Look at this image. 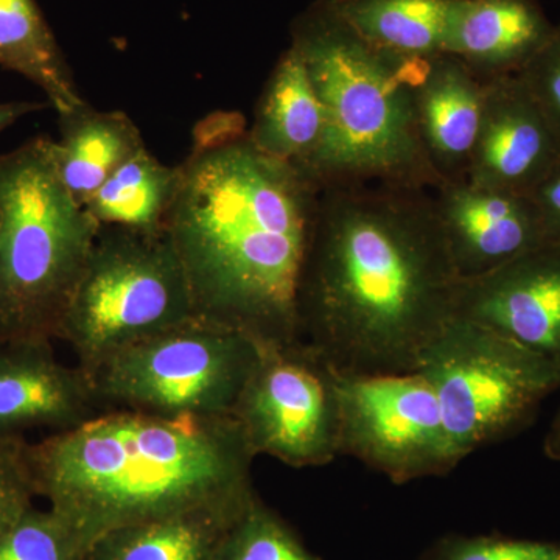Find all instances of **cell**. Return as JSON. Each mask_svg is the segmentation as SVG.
Wrapping results in <instances>:
<instances>
[{
  "label": "cell",
  "instance_id": "ffe728a7",
  "mask_svg": "<svg viewBox=\"0 0 560 560\" xmlns=\"http://www.w3.org/2000/svg\"><path fill=\"white\" fill-rule=\"evenodd\" d=\"M0 66L38 86L58 116L88 105L36 0H0Z\"/></svg>",
  "mask_w": 560,
  "mask_h": 560
},
{
  "label": "cell",
  "instance_id": "7402d4cb",
  "mask_svg": "<svg viewBox=\"0 0 560 560\" xmlns=\"http://www.w3.org/2000/svg\"><path fill=\"white\" fill-rule=\"evenodd\" d=\"M180 186V167L162 164L149 149L125 162L84 205L98 226L165 231Z\"/></svg>",
  "mask_w": 560,
  "mask_h": 560
},
{
  "label": "cell",
  "instance_id": "d4e9b609",
  "mask_svg": "<svg viewBox=\"0 0 560 560\" xmlns=\"http://www.w3.org/2000/svg\"><path fill=\"white\" fill-rule=\"evenodd\" d=\"M420 560H560V541L447 534L434 540Z\"/></svg>",
  "mask_w": 560,
  "mask_h": 560
},
{
  "label": "cell",
  "instance_id": "44dd1931",
  "mask_svg": "<svg viewBox=\"0 0 560 560\" xmlns=\"http://www.w3.org/2000/svg\"><path fill=\"white\" fill-rule=\"evenodd\" d=\"M331 9L375 49L400 60L444 54L452 0H329Z\"/></svg>",
  "mask_w": 560,
  "mask_h": 560
},
{
  "label": "cell",
  "instance_id": "7c38bea8",
  "mask_svg": "<svg viewBox=\"0 0 560 560\" xmlns=\"http://www.w3.org/2000/svg\"><path fill=\"white\" fill-rule=\"evenodd\" d=\"M560 164V138L518 75L486 81L467 183L533 194Z\"/></svg>",
  "mask_w": 560,
  "mask_h": 560
},
{
  "label": "cell",
  "instance_id": "6da1fadb",
  "mask_svg": "<svg viewBox=\"0 0 560 560\" xmlns=\"http://www.w3.org/2000/svg\"><path fill=\"white\" fill-rule=\"evenodd\" d=\"M459 275L429 189H319L300 289V338L342 374H408L453 318Z\"/></svg>",
  "mask_w": 560,
  "mask_h": 560
},
{
  "label": "cell",
  "instance_id": "4fadbf2b",
  "mask_svg": "<svg viewBox=\"0 0 560 560\" xmlns=\"http://www.w3.org/2000/svg\"><path fill=\"white\" fill-rule=\"evenodd\" d=\"M431 195L460 279L495 270L550 242L533 195L474 186L466 179L442 183Z\"/></svg>",
  "mask_w": 560,
  "mask_h": 560
},
{
  "label": "cell",
  "instance_id": "f1b7e54d",
  "mask_svg": "<svg viewBox=\"0 0 560 560\" xmlns=\"http://www.w3.org/2000/svg\"><path fill=\"white\" fill-rule=\"evenodd\" d=\"M50 106L49 103L43 102H5L0 103V132L7 128L13 127L22 117L28 114L39 113Z\"/></svg>",
  "mask_w": 560,
  "mask_h": 560
},
{
  "label": "cell",
  "instance_id": "9c48e42d",
  "mask_svg": "<svg viewBox=\"0 0 560 560\" xmlns=\"http://www.w3.org/2000/svg\"><path fill=\"white\" fill-rule=\"evenodd\" d=\"M231 418L256 456L294 469L341 456L337 371L305 342L260 345Z\"/></svg>",
  "mask_w": 560,
  "mask_h": 560
},
{
  "label": "cell",
  "instance_id": "83f0119b",
  "mask_svg": "<svg viewBox=\"0 0 560 560\" xmlns=\"http://www.w3.org/2000/svg\"><path fill=\"white\" fill-rule=\"evenodd\" d=\"M530 195L539 208L548 241L560 242V164Z\"/></svg>",
  "mask_w": 560,
  "mask_h": 560
},
{
  "label": "cell",
  "instance_id": "5b68a950",
  "mask_svg": "<svg viewBox=\"0 0 560 560\" xmlns=\"http://www.w3.org/2000/svg\"><path fill=\"white\" fill-rule=\"evenodd\" d=\"M101 226L55 171L50 138L0 154V342H54Z\"/></svg>",
  "mask_w": 560,
  "mask_h": 560
},
{
  "label": "cell",
  "instance_id": "7a4b0ae2",
  "mask_svg": "<svg viewBox=\"0 0 560 560\" xmlns=\"http://www.w3.org/2000/svg\"><path fill=\"white\" fill-rule=\"evenodd\" d=\"M165 232L189 280L195 315L261 346L301 341L298 289L319 187L261 153L238 114L195 128Z\"/></svg>",
  "mask_w": 560,
  "mask_h": 560
},
{
  "label": "cell",
  "instance_id": "cb8c5ba5",
  "mask_svg": "<svg viewBox=\"0 0 560 560\" xmlns=\"http://www.w3.org/2000/svg\"><path fill=\"white\" fill-rule=\"evenodd\" d=\"M88 548L57 512L32 508L0 536V560H88Z\"/></svg>",
  "mask_w": 560,
  "mask_h": 560
},
{
  "label": "cell",
  "instance_id": "8fae6325",
  "mask_svg": "<svg viewBox=\"0 0 560 560\" xmlns=\"http://www.w3.org/2000/svg\"><path fill=\"white\" fill-rule=\"evenodd\" d=\"M453 316L481 324L560 370V242L459 279Z\"/></svg>",
  "mask_w": 560,
  "mask_h": 560
},
{
  "label": "cell",
  "instance_id": "8992f818",
  "mask_svg": "<svg viewBox=\"0 0 560 560\" xmlns=\"http://www.w3.org/2000/svg\"><path fill=\"white\" fill-rule=\"evenodd\" d=\"M195 316L167 232L101 226L57 340L88 374L119 350Z\"/></svg>",
  "mask_w": 560,
  "mask_h": 560
},
{
  "label": "cell",
  "instance_id": "5bb4252c",
  "mask_svg": "<svg viewBox=\"0 0 560 560\" xmlns=\"http://www.w3.org/2000/svg\"><path fill=\"white\" fill-rule=\"evenodd\" d=\"M54 342H0V433H58L105 412L86 372L57 359Z\"/></svg>",
  "mask_w": 560,
  "mask_h": 560
},
{
  "label": "cell",
  "instance_id": "52a82bcc",
  "mask_svg": "<svg viewBox=\"0 0 560 560\" xmlns=\"http://www.w3.org/2000/svg\"><path fill=\"white\" fill-rule=\"evenodd\" d=\"M259 353L248 335L195 316L119 350L86 375L103 411L231 418Z\"/></svg>",
  "mask_w": 560,
  "mask_h": 560
},
{
  "label": "cell",
  "instance_id": "4316f807",
  "mask_svg": "<svg viewBox=\"0 0 560 560\" xmlns=\"http://www.w3.org/2000/svg\"><path fill=\"white\" fill-rule=\"evenodd\" d=\"M526 90L560 138V24L521 73Z\"/></svg>",
  "mask_w": 560,
  "mask_h": 560
},
{
  "label": "cell",
  "instance_id": "3957f363",
  "mask_svg": "<svg viewBox=\"0 0 560 560\" xmlns=\"http://www.w3.org/2000/svg\"><path fill=\"white\" fill-rule=\"evenodd\" d=\"M38 497L88 551L135 523L245 504L257 458L232 418L105 411L31 448Z\"/></svg>",
  "mask_w": 560,
  "mask_h": 560
},
{
  "label": "cell",
  "instance_id": "d6986e66",
  "mask_svg": "<svg viewBox=\"0 0 560 560\" xmlns=\"http://www.w3.org/2000/svg\"><path fill=\"white\" fill-rule=\"evenodd\" d=\"M250 501L179 512L110 530L92 545L88 560H213L224 534Z\"/></svg>",
  "mask_w": 560,
  "mask_h": 560
},
{
  "label": "cell",
  "instance_id": "ac0fdd59",
  "mask_svg": "<svg viewBox=\"0 0 560 560\" xmlns=\"http://www.w3.org/2000/svg\"><path fill=\"white\" fill-rule=\"evenodd\" d=\"M60 140L50 139V154L62 186L80 206L114 172L147 149L138 125L124 110H97L90 103L58 116Z\"/></svg>",
  "mask_w": 560,
  "mask_h": 560
},
{
  "label": "cell",
  "instance_id": "f546056e",
  "mask_svg": "<svg viewBox=\"0 0 560 560\" xmlns=\"http://www.w3.org/2000/svg\"><path fill=\"white\" fill-rule=\"evenodd\" d=\"M544 452L551 460L560 463V408L545 434Z\"/></svg>",
  "mask_w": 560,
  "mask_h": 560
},
{
  "label": "cell",
  "instance_id": "603a6c76",
  "mask_svg": "<svg viewBox=\"0 0 560 560\" xmlns=\"http://www.w3.org/2000/svg\"><path fill=\"white\" fill-rule=\"evenodd\" d=\"M213 560H319L282 518L254 497L221 540Z\"/></svg>",
  "mask_w": 560,
  "mask_h": 560
},
{
  "label": "cell",
  "instance_id": "2e32d148",
  "mask_svg": "<svg viewBox=\"0 0 560 560\" xmlns=\"http://www.w3.org/2000/svg\"><path fill=\"white\" fill-rule=\"evenodd\" d=\"M555 28L539 0H452L444 54L482 81L517 75Z\"/></svg>",
  "mask_w": 560,
  "mask_h": 560
},
{
  "label": "cell",
  "instance_id": "e0dca14e",
  "mask_svg": "<svg viewBox=\"0 0 560 560\" xmlns=\"http://www.w3.org/2000/svg\"><path fill=\"white\" fill-rule=\"evenodd\" d=\"M326 114L298 51L289 47L271 70L250 128L254 145L305 176L326 139ZM308 178V176H307Z\"/></svg>",
  "mask_w": 560,
  "mask_h": 560
},
{
  "label": "cell",
  "instance_id": "9a60e30c",
  "mask_svg": "<svg viewBox=\"0 0 560 560\" xmlns=\"http://www.w3.org/2000/svg\"><path fill=\"white\" fill-rule=\"evenodd\" d=\"M412 101L420 140L442 183L464 180L480 128L486 81L448 54L416 61Z\"/></svg>",
  "mask_w": 560,
  "mask_h": 560
},
{
  "label": "cell",
  "instance_id": "277c9868",
  "mask_svg": "<svg viewBox=\"0 0 560 560\" xmlns=\"http://www.w3.org/2000/svg\"><path fill=\"white\" fill-rule=\"evenodd\" d=\"M290 39L326 114V139L308 179L319 189L370 183L429 190L441 186L416 119V61L375 49L329 0L301 11L291 22Z\"/></svg>",
  "mask_w": 560,
  "mask_h": 560
},
{
  "label": "cell",
  "instance_id": "30bf717a",
  "mask_svg": "<svg viewBox=\"0 0 560 560\" xmlns=\"http://www.w3.org/2000/svg\"><path fill=\"white\" fill-rule=\"evenodd\" d=\"M340 455L352 456L394 485L445 477L463 463L440 401L420 372L342 374Z\"/></svg>",
  "mask_w": 560,
  "mask_h": 560
},
{
  "label": "cell",
  "instance_id": "484cf974",
  "mask_svg": "<svg viewBox=\"0 0 560 560\" xmlns=\"http://www.w3.org/2000/svg\"><path fill=\"white\" fill-rule=\"evenodd\" d=\"M31 448L22 434L0 433V536L32 510L38 497Z\"/></svg>",
  "mask_w": 560,
  "mask_h": 560
},
{
  "label": "cell",
  "instance_id": "ba28073f",
  "mask_svg": "<svg viewBox=\"0 0 560 560\" xmlns=\"http://www.w3.org/2000/svg\"><path fill=\"white\" fill-rule=\"evenodd\" d=\"M466 459L522 429L560 389V370L497 331L453 316L419 361Z\"/></svg>",
  "mask_w": 560,
  "mask_h": 560
}]
</instances>
